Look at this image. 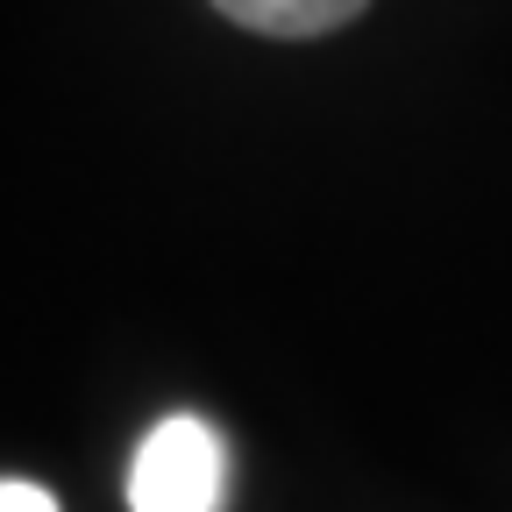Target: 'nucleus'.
<instances>
[{"instance_id": "nucleus-1", "label": "nucleus", "mask_w": 512, "mask_h": 512, "mask_svg": "<svg viewBox=\"0 0 512 512\" xmlns=\"http://www.w3.org/2000/svg\"><path fill=\"white\" fill-rule=\"evenodd\" d=\"M221 491H228V448L200 413H164L128 463L136 512H221Z\"/></svg>"}, {"instance_id": "nucleus-2", "label": "nucleus", "mask_w": 512, "mask_h": 512, "mask_svg": "<svg viewBox=\"0 0 512 512\" xmlns=\"http://www.w3.org/2000/svg\"><path fill=\"white\" fill-rule=\"evenodd\" d=\"M214 8L256 36H328V29L356 22L370 0H214Z\"/></svg>"}, {"instance_id": "nucleus-3", "label": "nucleus", "mask_w": 512, "mask_h": 512, "mask_svg": "<svg viewBox=\"0 0 512 512\" xmlns=\"http://www.w3.org/2000/svg\"><path fill=\"white\" fill-rule=\"evenodd\" d=\"M0 512H57V498L29 477H0Z\"/></svg>"}]
</instances>
